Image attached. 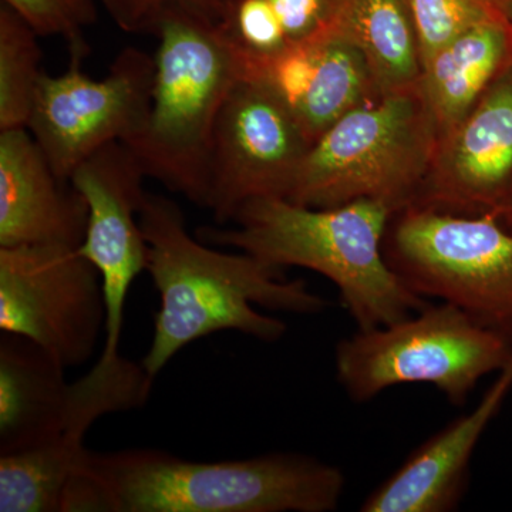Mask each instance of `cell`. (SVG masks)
<instances>
[{
	"label": "cell",
	"mask_w": 512,
	"mask_h": 512,
	"mask_svg": "<svg viewBox=\"0 0 512 512\" xmlns=\"http://www.w3.org/2000/svg\"><path fill=\"white\" fill-rule=\"evenodd\" d=\"M104 328L100 272L79 248H0L2 332L29 339L67 369L92 359Z\"/></svg>",
	"instance_id": "cell-8"
},
{
	"label": "cell",
	"mask_w": 512,
	"mask_h": 512,
	"mask_svg": "<svg viewBox=\"0 0 512 512\" xmlns=\"http://www.w3.org/2000/svg\"><path fill=\"white\" fill-rule=\"evenodd\" d=\"M383 254L423 298H437L512 339V231L495 215L433 208L394 212Z\"/></svg>",
	"instance_id": "cell-7"
},
{
	"label": "cell",
	"mask_w": 512,
	"mask_h": 512,
	"mask_svg": "<svg viewBox=\"0 0 512 512\" xmlns=\"http://www.w3.org/2000/svg\"><path fill=\"white\" fill-rule=\"evenodd\" d=\"M512 198V64L474 109L440 138L417 207L495 215Z\"/></svg>",
	"instance_id": "cell-12"
},
{
	"label": "cell",
	"mask_w": 512,
	"mask_h": 512,
	"mask_svg": "<svg viewBox=\"0 0 512 512\" xmlns=\"http://www.w3.org/2000/svg\"><path fill=\"white\" fill-rule=\"evenodd\" d=\"M342 470L298 453L192 461L148 448L84 451L63 512H330Z\"/></svg>",
	"instance_id": "cell-2"
},
{
	"label": "cell",
	"mask_w": 512,
	"mask_h": 512,
	"mask_svg": "<svg viewBox=\"0 0 512 512\" xmlns=\"http://www.w3.org/2000/svg\"><path fill=\"white\" fill-rule=\"evenodd\" d=\"M439 144L420 83L346 114L309 148L284 198L311 208L416 204Z\"/></svg>",
	"instance_id": "cell-5"
},
{
	"label": "cell",
	"mask_w": 512,
	"mask_h": 512,
	"mask_svg": "<svg viewBox=\"0 0 512 512\" xmlns=\"http://www.w3.org/2000/svg\"><path fill=\"white\" fill-rule=\"evenodd\" d=\"M419 40L421 67L461 33L507 12L494 0H406Z\"/></svg>",
	"instance_id": "cell-20"
},
{
	"label": "cell",
	"mask_w": 512,
	"mask_h": 512,
	"mask_svg": "<svg viewBox=\"0 0 512 512\" xmlns=\"http://www.w3.org/2000/svg\"><path fill=\"white\" fill-rule=\"evenodd\" d=\"M512 357V339L451 303L427 305L410 318L340 340L336 379L357 403L399 384H433L464 406L478 382Z\"/></svg>",
	"instance_id": "cell-6"
},
{
	"label": "cell",
	"mask_w": 512,
	"mask_h": 512,
	"mask_svg": "<svg viewBox=\"0 0 512 512\" xmlns=\"http://www.w3.org/2000/svg\"><path fill=\"white\" fill-rule=\"evenodd\" d=\"M325 26L362 50L382 97L420 83L419 40L406 0H329Z\"/></svg>",
	"instance_id": "cell-17"
},
{
	"label": "cell",
	"mask_w": 512,
	"mask_h": 512,
	"mask_svg": "<svg viewBox=\"0 0 512 512\" xmlns=\"http://www.w3.org/2000/svg\"><path fill=\"white\" fill-rule=\"evenodd\" d=\"M394 211L386 202L359 200L333 208H311L284 198L244 202L234 228L204 227L198 239L235 248L265 264L311 269L328 278L357 329L392 325L426 308L387 264L383 241Z\"/></svg>",
	"instance_id": "cell-3"
},
{
	"label": "cell",
	"mask_w": 512,
	"mask_h": 512,
	"mask_svg": "<svg viewBox=\"0 0 512 512\" xmlns=\"http://www.w3.org/2000/svg\"><path fill=\"white\" fill-rule=\"evenodd\" d=\"M305 40L312 47V74L293 114L313 144L346 114L383 97L355 43L325 25Z\"/></svg>",
	"instance_id": "cell-18"
},
{
	"label": "cell",
	"mask_w": 512,
	"mask_h": 512,
	"mask_svg": "<svg viewBox=\"0 0 512 512\" xmlns=\"http://www.w3.org/2000/svg\"><path fill=\"white\" fill-rule=\"evenodd\" d=\"M16 10L40 37L57 36L66 40L70 55L89 53L84 33L99 18V0H2Z\"/></svg>",
	"instance_id": "cell-21"
},
{
	"label": "cell",
	"mask_w": 512,
	"mask_h": 512,
	"mask_svg": "<svg viewBox=\"0 0 512 512\" xmlns=\"http://www.w3.org/2000/svg\"><path fill=\"white\" fill-rule=\"evenodd\" d=\"M501 6L512 18V0H494Z\"/></svg>",
	"instance_id": "cell-25"
},
{
	"label": "cell",
	"mask_w": 512,
	"mask_h": 512,
	"mask_svg": "<svg viewBox=\"0 0 512 512\" xmlns=\"http://www.w3.org/2000/svg\"><path fill=\"white\" fill-rule=\"evenodd\" d=\"M84 57L70 55L60 76L43 74L28 124L64 181L100 148L133 137L146 123L153 92L156 64L143 50H121L101 80L83 72Z\"/></svg>",
	"instance_id": "cell-9"
},
{
	"label": "cell",
	"mask_w": 512,
	"mask_h": 512,
	"mask_svg": "<svg viewBox=\"0 0 512 512\" xmlns=\"http://www.w3.org/2000/svg\"><path fill=\"white\" fill-rule=\"evenodd\" d=\"M311 147L285 101L247 74L229 93L215 126L205 208L218 224H227L244 202L285 198Z\"/></svg>",
	"instance_id": "cell-10"
},
{
	"label": "cell",
	"mask_w": 512,
	"mask_h": 512,
	"mask_svg": "<svg viewBox=\"0 0 512 512\" xmlns=\"http://www.w3.org/2000/svg\"><path fill=\"white\" fill-rule=\"evenodd\" d=\"M501 224L504 225L505 228L510 229L512 231V198L510 205H508L507 210L504 211V214L500 217Z\"/></svg>",
	"instance_id": "cell-24"
},
{
	"label": "cell",
	"mask_w": 512,
	"mask_h": 512,
	"mask_svg": "<svg viewBox=\"0 0 512 512\" xmlns=\"http://www.w3.org/2000/svg\"><path fill=\"white\" fill-rule=\"evenodd\" d=\"M148 244L147 272L160 295L150 348L141 365L156 379L177 353L195 340L235 330L261 342H278L286 322L272 312L316 315L328 299L302 279L289 281L284 269L247 252L218 251L191 235L177 202L148 192L140 211Z\"/></svg>",
	"instance_id": "cell-1"
},
{
	"label": "cell",
	"mask_w": 512,
	"mask_h": 512,
	"mask_svg": "<svg viewBox=\"0 0 512 512\" xmlns=\"http://www.w3.org/2000/svg\"><path fill=\"white\" fill-rule=\"evenodd\" d=\"M147 178L136 154L116 141L86 158L69 180L89 207L79 249L100 272L106 301V339L97 362L111 363L120 356L128 291L147 271L148 244L140 224Z\"/></svg>",
	"instance_id": "cell-11"
},
{
	"label": "cell",
	"mask_w": 512,
	"mask_h": 512,
	"mask_svg": "<svg viewBox=\"0 0 512 512\" xmlns=\"http://www.w3.org/2000/svg\"><path fill=\"white\" fill-rule=\"evenodd\" d=\"M0 338V454L42 446L66 426L73 383L66 367L23 336Z\"/></svg>",
	"instance_id": "cell-15"
},
{
	"label": "cell",
	"mask_w": 512,
	"mask_h": 512,
	"mask_svg": "<svg viewBox=\"0 0 512 512\" xmlns=\"http://www.w3.org/2000/svg\"><path fill=\"white\" fill-rule=\"evenodd\" d=\"M87 222L86 201L57 177L28 128L0 131V248H79Z\"/></svg>",
	"instance_id": "cell-13"
},
{
	"label": "cell",
	"mask_w": 512,
	"mask_h": 512,
	"mask_svg": "<svg viewBox=\"0 0 512 512\" xmlns=\"http://www.w3.org/2000/svg\"><path fill=\"white\" fill-rule=\"evenodd\" d=\"M117 28L133 35L156 36L158 25L175 10L221 22L235 0H99Z\"/></svg>",
	"instance_id": "cell-22"
},
{
	"label": "cell",
	"mask_w": 512,
	"mask_h": 512,
	"mask_svg": "<svg viewBox=\"0 0 512 512\" xmlns=\"http://www.w3.org/2000/svg\"><path fill=\"white\" fill-rule=\"evenodd\" d=\"M40 35L16 10L0 5V131L28 128L42 69Z\"/></svg>",
	"instance_id": "cell-19"
},
{
	"label": "cell",
	"mask_w": 512,
	"mask_h": 512,
	"mask_svg": "<svg viewBox=\"0 0 512 512\" xmlns=\"http://www.w3.org/2000/svg\"><path fill=\"white\" fill-rule=\"evenodd\" d=\"M146 123L124 141L148 178L205 208L212 138L247 60L220 23L175 10L158 25Z\"/></svg>",
	"instance_id": "cell-4"
},
{
	"label": "cell",
	"mask_w": 512,
	"mask_h": 512,
	"mask_svg": "<svg viewBox=\"0 0 512 512\" xmlns=\"http://www.w3.org/2000/svg\"><path fill=\"white\" fill-rule=\"evenodd\" d=\"M512 389V357L476 409L407 457L402 466L367 495L363 512H447L463 500L474 448Z\"/></svg>",
	"instance_id": "cell-14"
},
{
	"label": "cell",
	"mask_w": 512,
	"mask_h": 512,
	"mask_svg": "<svg viewBox=\"0 0 512 512\" xmlns=\"http://www.w3.org/2000/svg\"><path fill=\"white\" fill-rule=\"evenodd\" d=\"M288 39L289 46L308 39L328 18L329 0H269Z\"/></svg>",
	"instance_id": "cell-23"
},
{
	"label": "cell",
	"mask_w": 512,
	"mask_h": 512,
	"mask_svg": "<svg viewBox=\"0 0 512 512\" xmlns=\"http://www.w3.org/2000/svg\"><path fill=\"white\" fill-rule=\"evenodd\" d=\"M512 64V18L481 23L441 47L423 64L420 87L439 140L466 119Z\"/></svg>",
	"instance_id": "cell-16"
}]
</instances>
